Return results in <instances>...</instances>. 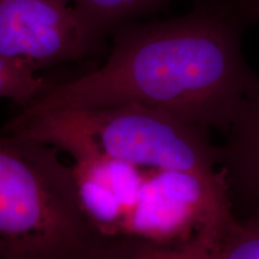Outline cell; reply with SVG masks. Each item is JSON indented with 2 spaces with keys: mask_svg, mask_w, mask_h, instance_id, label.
Returning <instances> with one entry per match:
<instances>
[{
  "mask_svg": "<svg viewBox=\"0 0 259 259\" xmlns=\"http://www.w3.org/2000/svg\"><path fill=\"white\" fill-rule=\"evenodd\" d=\"M57 151L0 132V259H99L105 248Z\"/></svg>",
  "mask_w": 259,
  "mask_h": 259,
  "instance_id": "3",
  "label": "cell"
},
{
  "mask_svg": "<svg viewBox=\"0 0 259 259\" xmlns=\"http://www.w3.org/2000/svg\"><path fill=\"white\" fill-rule=\"evenodd\" d=\"M170 2L173 0H71L84 18L105 36L130 19L150 14Z\"/></svg>",
  "mask_w": 259,
  "mask_h": 259,
  "instance_id": "7",
  "label": "cell"
},
{
  "mask_svg": "<svg viewBox=\"0 0 259 259\" xmlns=\"http://www.w3.org/2000/svg\"><path fill=\"white\" fill-rule=\"evenodd\" d=\"M219 148L220 168L229 193L253 211L259 210V78L246 94Z\"/></svg>",
  "mask_w": 259,
  "mask_h": 259,
  "instance_id": "6",
  "label": "cell"
},
{
  "mask_svg": "<svg viewBox=\"0 0 259 259\" xmlns=\"http://www.w3.org/2000/svg\"><path fill=\"white\" fill-rule=\"evenodd\" d=\"M3 131L44 142L73 160L107 158L134 166L216 176L219 148L209 130L142 106L17 114Z\"/></svg>",
  "mask_w": 259,
  "mask_h": 259,
  "instance_id": "4",
  "label": "cell"
},
{
  "mask_svg": "<svg viewBox=\"0 0 259 259\" xmlns=\"http://www.w3.org/2000/svg\"><path fill=\"white\" fill-rule=\"evenodd\" d=\"M253 2L255 3V5H257L258 9H259V0H253Z\"/></svg>",
  "mask_w": 259,
  "mask_h": 259,
  "instance_id": "11",
  "label": "cell"
},
{
  "mask_svg": "<svg viewBox=\"0 0 259 259\" xmlns=\"http://www.w3.org/2000/svg\"><path fill=\"white\" fill-rule=\"evenodd\" d=\"M211 245L191 242L157 245L131 240H107L99 259H212Z\"/></svg>",
  "mask_w": 259,
  "mask_h": 259,
  "instance_id": "8",
  "label": "cell"
},
{
  "mask_svg": "<svg viewBox=\"0 0 259 259\" xmlns=\"http://www.w3.org/2000/svg\"><path fill=\"white\" fill-rule=\"evenodd\" d=\"M253 23V0H210L181 17L128 25L101 66L50 84L19 114L136 105L225 134L259 78L242 54Z\"/></svg>",
  "mask_w": 259,
  "mask_h": 259,
  "instance_id": "1",
  "label": "cell"
},
{
  "mask_svg": "<svg viewBox=\"0 0 259 259\" xmlns=\"http://www.w3.org/2000/svg\"><path fill=\"white\" fill-rule=\"evenodd\" d=\"M103 38L71 0H0V54L35 71L92 56Z\"/></svg>",
  "mask_w": 259,
  "mask_h": 259,
  "instance_id": "5",
  "label": "cell"
},
{
  "mask_svg": "<svg viewBox=\"0 0 259 259\" xmlns=\"http://www.w3.org/2000/svg\"><path fill=\"white\" fill-rule=\"evenodd\" d=\"M212 259H259V210L234 220L211 247Z\"/></svg>",
  "mask_w": 259,
  "mask_h": 259,
  "instance_id": "10",
  "label": "cell"
},
{
  "mask_svg": "<svg viewBox=\"0 0 259 259\" xmlns=\"http://www.w3.org/2000/svg\"><path fill=\"white\" fill-rule=\"evenodd\" d=\"M48 87L50 84L27 63L0 54V99H9L24 108Z\"/></svg>",
  "mask_w": 259,
  "mask_h": 259,
  "instance_id": "9",
  "label": "cell"
},
{
  "mask_svg": "<svg viewBox=\"0 0 259 259\" xmlns=\"http://www.w3.org/2000/svg\"><path fill=\"white\" fill-rule=\"evenodd\" d=\"M88 199L108 240L212 245L235 220L222 169L203 176L105 160L94 171Z\"/></svg>",
  "mask_w": 259,
  "mask_h": 259,
  "instance_id": "2",
  "label": "cell"
}]
</instances>
